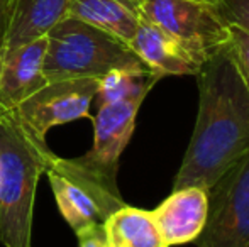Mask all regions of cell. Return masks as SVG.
Masks as SVG:
<instances>
[{
	"instance_id": "52a82bcc",
	"label": "cell",
	"mask_w": 249,
	"mask_h": 247,
	"mask_svg": "<svg viewBox=\"0 0 249 247\" xmlns=\"http://www.w3.org/2000/svg\"><path fill=\"white\" fill-rule=\"evenodd\" d=\"M99 92V78H66L46 82L12 109L16 119L31 135L46 142L51 127L92 119L90 105Z\"/></svg>"
},
{
	"instance_id": "7402d4cb",
	"label": "cell",
	"mask_w": 249,
	"mask_h": 247,
	"mask_svg": "<svg viewBox=\"0 0 249 247\" xmlns=\"http://www.w3.org/2000/svg\"><path fill=\"white\" fill-rule=\"evenodd\" d=\"M202 2H209V3H217V0H202Z\"/></svg>"
},
{
	"instance_id": "6da1fadb",
	"label": "cell",
	"mask_w": 249,
	"mask_h": 247,
	"mask_svg": "<svg viewBox=\"0 0 249 247\" xmlns=\"http://www.w3.org/2000/svg\"><path fill=\"white\" fill-rule=\"evenodd\" d=\"M198 112L173 190L209 191L249 151V85L229 43L213 51L197 71Z\"/></svg>"
},
{
	"instance_id": "3957f363",
	"label": "cell",
	"mask_w": 249,
	"mask_h": 247,
	"mask_svg": "<svg viewBox=\"0 0 249 247\" xmlns=\"http://www.w3.org/2000/svg\"><path fill=\"white\" fill-rule=\"evenodd\" d=\"M46 37L48 49L43 66L46 82L102 78L114 69H149L127 43L75 17L59 20Z\"/></svg>"
},
{
	"instance_id": "ffe728a7",
	"label": "cell",
	"mask_w": 249,
	"mask_h": 247,
	"mask_svg": "<svg viewBox=\"0 0 249 247\" xmlns=\"http://www.w3.org/2000/svg\"><path fill=\"white\" fill-rule=\"evenodd\" d=\"M124 5H127L131 10H134L136 14H138V10H139V5H141V2L142 0H121Z\"/></svg>"
},
{
	"instance_id": "7c38bea8",
	"label": "cell",
	"mask_w": 249,
	"mask_h": 247,
	"mask_svg": "<svg viewBox=\"0 0 249 247\" xmlns=\"http://www.w3.org/2000/svg\"><path fill=\"white\" fill-rule=\"evenodd\" d=\"M110 247H168L153 214L124 205L104 220Z\"/></svg>"
},
{
	"instance_id": "8fae6325",
	"label": "cell",
	"mask_w": 249,
	"mask_h": 247,
	"mask_svg": "<svg viewBox=\"0 0 249 247\" xmlns=\"http://www.w3.org/2000/svg\"><path fill=\"white\" fill-rule=\"evenodd\" d=\"M66 7L68 0H12L2 48L12 49L44 37L66 17Z\"/></svg>"
},
{
	"instance_id": "9a60e30c",
	"label": "cell",
	"mask_w": 249,
	"mask_h": 247,
	"mask_svg": "<svg viewBox=\"0 0 249 247\" xmlns=\"http://www.w3.org/2000/svg\"><path fill=\"white\" fill-rule=\"evenodd\" d=\"M160 76L153 71H125L114 69L99 78V92L95 99L100 103L119 102L136 97H148L154 85L160 82Z\"/></svg>"
},
{
	"instance_id": "7a4b0ae2",
	"label": "cell",
	"mask_w": 249,
	"mask_h": 247,
	"mask_svg": "<svg viewBox=\"0 0 249 247\" xmlns=\"http://www.w3.org/2000/svg\"><path fill=\"white\" fill-rule=\"evenodd\" d=\"M53 158L16 119L0 110V242L3 247H31L36 190Z\"/></svg>"
},
{
	"instance_id": "d6986e66",
	"label": "cell",
	"mask_w": 249,
	"mask_h": 247,
	"mask_svg": "<svg viewBox=\"0 0 249 247\" xmlns=\"http://www.w3.org/2000/svg\"><path fill=\"white\" fill-rule=\"evenodd\" d=\"M10 5H12V0H0V44H2L7 31V24H9Z\"/></svg>"
},
{
	"instance_id": "5bb4252c",
	"label": "cell",
	"mask_w": 249,
	"mask_h": 247,
	"mask_svg": "<svg viewBox=\"0 0 249 247\" xmlns=\"http://www.w3.org/2000/svg\"><path fill=\"white\" fill-rule=\"evenodd\" d=\"M46 175L59 214L75 231V234L89 225L104 224L107 215L104 214L99 201L90 195V191L53 169H46Z\"/></svg>"
},
{
	"instance_id": "277c9868",
	"label": "cell",
	"mask_w": 249,
	"mask_h": 247,
	"mask_svg": "<svg viewBox=\"0 0 249 247\" xmlns=\"http://www.w3.org/2000/svg\"><path fill=\"white\" fill-rule=\"evenodd\" d=\"M138 16L177 39L200 65L229 43V24L215 3L202 0H142Z\"/></svg>"
},
{
	"instance_id": "30bf717a",
	"label": "cell",
	"mask_w": 249,
	"mask_h": 247,
	"mask_svg": "<svg viewBox=\"0 0 249 247\" xmlns=\"http://www.w3.org/2000/svg\"><path fill=\"white\" fill-rule=\"evenodd\" d=\"M129 46L160 78L183 75L195 76L200 68V63L177 39L141 17L138 31Z\"/></svg>"
},
{
	"instance_id": "8992f818",
	"label": "cell",
	"mask_w": 249,
	"mask_h": 247,
	"mask_svg": "<svg viewBox=\"0 0 249 247\" xmlns=\"http://www.w3.org/2000/svg\"><path fill=\"white\" fill-rule=\"evenodd\" d=\"M144 99L146 97H136L119 102L100 103L97 115H92V149L80 158L68 159L70 165L78 171L92 176L108 190L119 191V159L134 134L136 117Z\"/></svg>"
},
{
	"instance_id": "2e32d148",
	"label": "cell",
	"mask_w": 249,
	"mask_h": 247,
	"mask_svg": "<svg viewBox=\"0 0 249 247\" xmlns=\"http://www.w3.org/2000/svg\"><path fill=\"white\" fill-rule=\"evenodd\" d=\"M229 46L249 85V31L237 24H229Z\"/></svg>"
},
{
	"instance_id": "9c48e42d",
	"label": "cell",
	"mask_w": 249,
	"mask_h": 247,
	"mask_svg": "<svg viewBox=\"0 0 249 247\" xmlns=\"http://www.w3.org/2000/svg\"><path fill=\"white\" fill-rule=\"evenodd\" d=\"M48 37L3 49L0 71V110H12L46 83L43 73Z\"/></svg>"
},
{
	"instance_id": "4fadbf2b",
	"label": "cell",
	"mask_w": 249,
	"mask_h": 247,
	"mask_svg": "<svg viewBox=\"0 0 249 247\" xmlns=\"http://www.w3.org/2000/svg\"><path fill=\"white\" fill-rule=\"evenodd\" d=\"M66 17L92 24L127 44L139 26V16L121 0H68Z\"/></svg>"
},
{
	"instance_id": "44dd1931",
	"label": "cell",
	"mask_w": 249,
	"mask_h": 247,
	"mask_svg": "<svg viewBox=\"0 0 249 247\" xmlns=\"http://www.w3.org/2000/svg\"><path fill=\"white\" fill-rule=\"evenodd\" d=\"M2 61H3V48L0 44V71H2Z\"/></svg>"
},
{
	"instance_id": "ac0fdd59",
	"label": "cell",
	"mask_w": 249,
	"mask_h": 247,
	"mask_svg": "<svg viewBox=\"0 0 249 247\" xmlns=\"http://www.w3.org/2000/svg\"><path fill=\"white\" fill-rule=\"evenodd\" d=\"M78 247H110L104 231V224H93L76 232Z\"/></svg>"
},
{
	"instance_id": "ba28073f",
	"label": "cell",
	"mask_w": 249,
	"mask_h": 247,
	"mask_svg": "<svg viewBox=\"0 0 249 247\" xmlns=\"http://www.w3.org/2000/svg\"><path fill=\"white\" fill-rule=\"evenodd\" d=\"M209 212V191L200 186L173 190L154 210L153 218L166 246H180L197 241L205 227Z\"/></svg>"
},
{
	"instance_id": "5b68a950",
	"label": "cell",
	"mask_w": 249,
	"mask_h": 247,
	"mask_svg": "<svg viewBox=\"0 0 249 247\" xmlns=\"http://www.w3.org/2000/svg\"><path fill=\"white\" fill-rule=\"evenodd\" d=\"M198 247H249V151L209 190Z\"/></svg>"
},
{
	"instance_id": "e0dca14e",
	"label": "cell",
	"mask_w": 249,
	"mask_h": 247,
	"mask_svg": "<svg viewBox=\"0 0 249 247\" xmlns=\"http://www.w3.org/2000/svg\"><path fill=\"white\" fill-rule=\"evenodd\" d=\"M215 5L227 24H237L249 31V0H217Z\"/></svg>"
}]
</instances>
